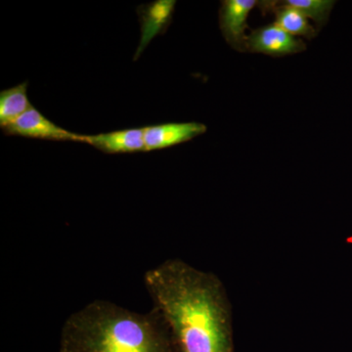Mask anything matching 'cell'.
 I'll use <instances>...</instances> for the list:
<instances>
[{
  "label": "cell",
  "instance_id": "277c9868",
  "mask_svg": "<svg viewBox=\"0 0 352 352\" xmlns=\"http://www.w3.org/2000/svg\"><path fill=\"white\" fill-rule=\"evenodd\" d=\"M305 45L276 24L259 28L248 36L247 50L271 56H283L302 52Z\"/></svg>",
  "mask_w": 352,
  "mask_h": 352
},
{
  "label": "cell",
  "instance_id": "7a4b0ae2",
  "mask_svg": "<svg viewBox=\"0 0 352 352\" xmlns=\"http://www.w3.org/2000/svg\"><path fill=\"white\" fill-rule=\"evenodd\" d=\"M59 352H175V347L157 308L138 314L94 300L65 322Z\"/></svg>",
  "mask_w": 352,
  "mask_h": 352
},
{
  "label": "cell",
  "instance_id": "ba28073f",
  "mask_svg": "<svg viewBox=\"0 0 352 352\" xmlns=\"http://www.w3.org/2000/svg\"><path fill=\"white\" fill-rule=\"evenodd\" d=\"M175 3L173 0H157L152 3L138 7L141 39L134 59L136 60L140 56L141 53L155 36L163 34L168 29Z\"/></svg>",
  "mask_w": 352,
  "mask_h": 352
},
{
  "label": "cell",
  "instance_id": "6da1fadb",
  "mask_svg": "<svg viewBox=\"0 0 352 352\" xmlns=\"http://www.w3.org/2000/svg\"><path fill=\"white\" fill-rule=\"evenodd\" d=\"M144 283L175 352H234L230 302L217 275L173 258L148 270Z\"/></svg>",
  "mask_w": 352,
  "mask_h": 352
},
{
  "label": "cell",
  "instance_id": "3957f363",
  "mask_svg": "<svg viewBox=\"0 0 352 352\" xmlns=\"http://www.w3.org/2000/svg\"><path fill=\"white\" fill-rule=\"evenodd\" d=\"M6 135L41 139L50 141H76L80 142V134L67 131L48 120L38 109L32 107L13 124L2 129Z\"/></svg>",
  "mask_w": 352,
  "mask_h": 352
},
{
  "label": "cell",
  "instance_id": "8992f818",
  "mask_svg": "<svg viewBox=\"0 0 352 352\" xmlns=\"http://www.w3.org/2000/svg\"><path fill=\"white\" fill-rule=\"evenodd\" d=\"M258 4L256 0H226L219 13L220 29L227 43L235 50H247L245 30L250 13Z\"/></svg>",
  "mask_w": 352,
  "mask_h": 352
},
{
  "label": "cell",
  "instance_id": "52a82bcc",
  "mask_svg": "<svg viewBox=\"0 0 352 352\" xmlns=\"http://www.w3.org/2000/svg\"><path fill=\"white\" fill-rule=\"evenodd\" d=\"M144 127L82 135L80 142L96 148L105 154H131L145 152Z\"/></svg>",
  "mask_w": 352,
  "mask_h": 352
},
{
  "label": "cell",
  "instance_id": "5b68a950",
  "mask_svg": "<svg viewBox=\"0 0 352 352\" xmlns=\"http://www.w3.org/2000/svg\"><path fill=\"white\" fill-rule=\"evenodd\" d=\"M145 152L163 150L187 142L207 131L200 122H168L144 127Z\"/></svg>",
  "mask_w": 352,
  "mask_h": 352
},
{
  "label": "cell",
  "instance_id": "30bf717a",
  "mask_svg": "<svg viewBox=\"0 0 352 352\" xmlns=\"http://www.w3.org/2000/svg\"><path fill=\"white\" fill-rule=\"evenodd\" d=\"M275 23L291 36H302L307 38H314L316 31L308 22L307 16L295 7L285 3L275 7Z\"/></svg>",
  "mask_w": 352,
  "mask_h": 352
},
{
  "label": "cell",
  "instance_id": "8fae6325",
  "mask_svg": "<svg viewBox=\"0 0 352 352\" xmlns=\"http://www.w3.org/2000/svg\"><path fill=\"white\" fill-rule=\"evenodd\" d=\"M284 2L298 9L307 19L314 20L318 25L326 23L335 4L332 0H288Z\"/></svg>",
  "mask_w": 352,
  "mask_h": 352
},
{
  "label": "cell",
  "instance_id": "9c48e42d",
  "mask_svg": "<svg viewBox=\"0 0 352 352\" xmlns=\"http://www.w3.org/2000/svg\"><path fill=\"white\" fill-rule=\"evenodd\" d=\"M29 83L25 82L0 92V126L13 124L21 116L34 107L28 97Z\"/></svg>",
  "mask_w": 352,
  "mask_h": 352
}]
</instances>
